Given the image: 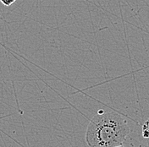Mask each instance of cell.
I'll return each instance as SVG.
<instances>
[{"label": "cell", "mask_w": 149, "mask_h": 147, "mask_svg": "<svg viewBox=\"0 0 149 147\" xmlns=\"http://www.w3.org/2000/svg\"><path fill=\"white\" fill-rule=\"evenodd\" d=\"M130 129L120 115L115 112H101L91 119L86 133L89 147H114L122 145Z\"/></svg>", "instance_id": "6da1fadb"}, {"label": "cell", "mask_w": 149, "mask_h": 147, "mask_svg": "<svg viewBox=\"0 0 149 147\" xmlns=\"http://www.w3.org/2000/svg\"><path fill=\"white\" fill-rule=\"evenodd\" d=\"M114 147H125V146H123L122 145H120V146H114Z\"/></svg>", "instance_id": "3957f363"}, {"label": "cell", "mask_w": 149, "mask_h": 147, "mask_svg": "<svg viewBox=\"0 0 149 147\" xmlns=\"http://www.w3.org/2000/svg\"><path fill=\"white\" fill-rule=\"evenodd\" d=\"M0 2L2 3V4L5 5V6H10L12 4H14L16 0H0Z\"/></svg>", "instance_id": "7a4b0ae2"}]
</instances>
